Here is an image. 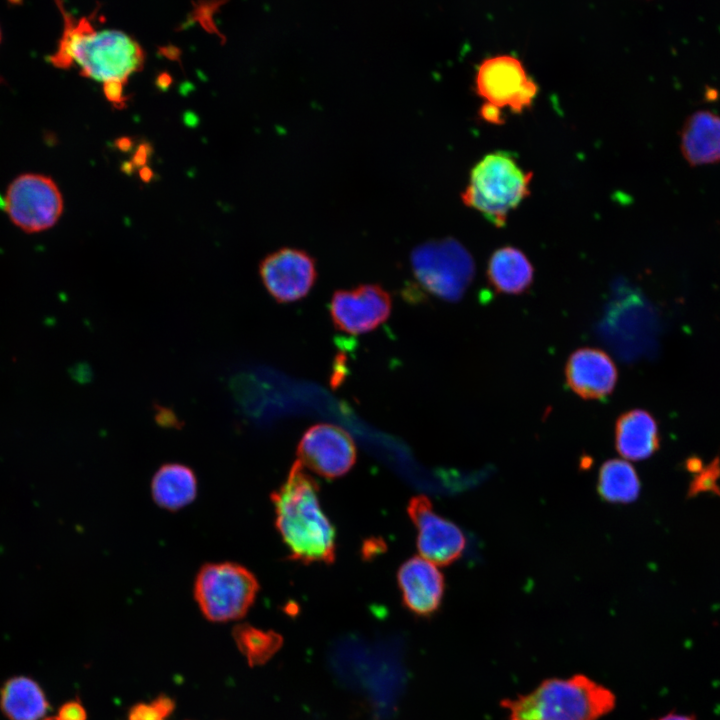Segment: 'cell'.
<instances>
[{"label":"cell","mask_w":720,"mask_h":720,"mask_svg":"<svg viewBox=\"0 0 720 720\" xmlns=\"http://www.w3.org/2000/svg\"><path fill=\"white\" fill-rule=\"evenodd\" d=\"M140 176L144 181H149L152 177V171L148 167H142Z\"/></svg>","instance_id":"obj_31"},{"label":"cell","mask_w":720,"mask_h":720,"mask_svg":"<svg viewBox=\"0 0 720 720\" xmlns=\"http://www.w3.org/2000/svg\"><path fill=\"white\" fill-rule=\"evenodd\" d=\"M174 709V702L166 696H160L151 703H140L132 707L128 720H166Z\"/></svg>","instance_id":"obj_22"},{"label":"cell","mask_w":720,"mask_h":720,"mask_svg":"<svg viewBox=\"0 0 720 720\" xmlns=\"http://www.w3.org/2000/svg\"><path fill=\"white\" fill-rule=\"evenodd\" d=\"M259 591V582L235 562L207 563L198 571L194 597L202 614L212 622L238 620L246 615Z\"/></svg>","instance_id":"obj_5"},{"label":"cell","mask_w":720,"mask_h":720,"mask_svg":"<svg viewBox=\"0 0 720 720\" xmlns=\"http://www.w3.org/2000/svg\"><path fill=\"white\" fill-rule=\"evenodd\" d=\"M103 86L106 98L113 105L122 108L127 100L123 93L124 84L118 81H108L103 83Z\"/></svg>","instance_id":"obj_24"},{"label":"cell","mask_w":720,"mask_h":720,"mask_svg":"<svg viewBox=\"0 0 720 720\" xmlns=\"http://www.w3.org/2000/svg\"><path fill=\"white\" fill-rule=\"evenodd\" d=\"M64 30L50 62L67 69L76 63L80 74L103 83H127L129 76L143 68L142 47L131 36L119 30L97 31L90 19L76 20L62 6Z\"/></svg>","instance_id":"obj_2"},{"label":"cell","mask_w":720,"mask_h":720,"mask_svg":"<svg viewBox=\"0 0 720 720\" xmlns=\"http://www.w3.org/2000/svg\"><path fill=\"white\" fill-rule=\"evenodd\" d=\"M532 177L511 153H489L472 168L462 201L494 226L503 227L510 213L530 194Z\"/></svg>","instance_id":"obj_4"},{"label":"cell","mask_w":720,"mask_h":720,"mask_svg":"<svg viewBox=\"0 0 720 720\" xmlns=\"http://www.w3.org/2000/svg\"><path fill=\"white\" fill-rule=\"evenodd\" d=\"M397 583L402 603L413 615L426 618L439 610L445 580L435 564L418 556L411 557L399 567Z\"/></svg>","instance_id":"obj_13"},{"label":"cell","mask_w":720,"mask_h":720,"mask_svg":"<svg viewBox=\"0 0 720 720\" xmlns=\"http://www.w3.org/2000/svg\"><path fill=\"white\" fill-rule=\"evenodd\" d=\"M486 274L489 284L497 292L519 295L531 286L534 269L520 249L504 246L491 254Z\"/></svg>","instance_id":"obj_17"},{"label":"cell","mask_w":720,"mask_h":720,"mask_svg":"<svg viewBox=\"0 0 720 720\" xmlns=\"http://www.w3.org/2000/svg\"><path fill=\"white\" fill-rule=\"evenodd\" d=\"M117 146L119 149H121L123 151H127L131 148L132 142L129 138H126V137L120 138L117 140Z\"/></svg>","instance_id":"obj_30"},{"label":"cell","mask_w":720,"mask_h":720,"mask_svg":"<svg viewBox=\"0 0 720 720\" xmlns=\"http://www.w3.org/2000/svg\"><path fill=\"white\" fill-rule=\"evenodd\" d=\"M298 462L327 478L345 475L356 462L357 451L352 437L339 426L320 423L309 427L297 446Z\"/></svg>","instance_id":"obj_9"},{"label":"cell","mask_w":720,"mask_h":720,"mask_svg":"<svg viewBox=\"0 0 720 720\" xmlns=\"http://www.w3.org/2000/svg\"><path fill=\"white\" fill-rule=\"evenodd\" d=\"M502 110L484 103L480 109V115L481 117L486 120L487 122L493 123V124H500L503 123V114L501 112Z\"/></svg>","instance_id":"obj_26"},{"label":"cell","mask_w":720,"mask_h":720,"mask_svg":"<svg viewBox=\"0 0 720 720\" xmlns=\"http://www.w3.org/2000/svg\"><path fill=\"white\" fill-rule=\"evenodd\" d=\"M704 466L702 465V461L698 457H691L688 458L686 461V468L690 472L698 473L702 470Z\"/></svg>","instance_id":"obj_29"},{"label":"cell","mask_w":720,"mask_h":720,"mask_svg":"<svg viewBox=\"0 0 720 720\" xmlns=\"http://www.w3.org/2000/svg\"><path fill=\"white\" fill-rule=\"evenodd\" d=\"M475 89L485 103L520 113L534 101L538 86L520 59L501 54L484 59L477 69Z\"/></svg>","instance_id":"obj_8"},{"label":"cell","mask_w":720,"mask_h":720,"mask_svg":"<svg viewBox=\"0 0 720 720\" xmlns=\"http://www.w3.org/2000/svg\"><path fill=\"white\" fill-rule=\"evenodd\" d=\"M0 39H1V31H0Z\"/></svg>","instance_id":"obj_34"},{"label":"cell","mask_w":720,"mask_h":720,"mask_svg":"<svg viewBox=\"0 0 720 720\" xmlns=\"http://www.w3.org/2000/svg\"><path fill=\"white\" fill-rule=\"evenodd\" d=\"M57 720H86V712L77 701L64 704L56 716Z\"/></svg>","instance_id":"obj_25"},{"label":"cell","mask_w":720,"mask_h":720,"mask_svg":"<svg viewBox=\"0 0 720 720\" xmlns=\"http://www.w3.org/2000/svg\"><path fill=\"white\" fill-rule=\"evenodd\" d=\"M153 500L160 507L176 511L194 501L197 478L191 468L179 463L162 465L151 482Z\"/></svg>","instance_id":"obj_18"},{"label":"cell","mask_w":720,"mask_h":720,"mask_svg":"<svg viewBox=\"0 0 720 720\" xmlns=\"http://www.w3.org/2000/svg\"><path fill=\"white\" fill-rule=\"evenodd\" d=\"M507 720H600L616 706L615 693L585 674L552 677L533 690L505 698Z\"/></svg>","instance_id":"obj_3"},{"label":"cell","mask_w":720,"mask_h":720,"mask_svg":"<svg viewBox=\"0 0 720 720\" xmlns=\"http://www.w3.org/2000/svg\"><path fill=\"white\" fill-rule=\"evenodd\" d=\"M618 378L617 367L603 350L583 347L575 350L565 365L568 387L586 400H600L614 390Z\"/></svg>","instance_id":"obj_14"},{"label":"cell","mask_w":720,"mask_h":720,"mask_svg":"<svg viewBox=\"0 0 720 720\" xmlns=\"http://www.w3.org/2000/svg\"><path fill=\"white\" fill-rule=\"evenodd\" d=\"M720 477V462L716 458L714 462L710 463L707 467H703L700 472L694 478V481L690 485L689 496H693L703 491H713L720 495V490L717 485V480Z\"/></svg>","instance_id":"obj_23"},{"label":"cell","mask_w":720,"mask_h":720,"mask_svg":"<svg viewBox=\"0 0 720 720\" xmlns=\"http://www.w3.org/2000/svg\"><path fill=\"white\" fill-rule=\"evenodd\" d=\"M10 220L21 230L35 233L57 223L63 212V197L52 178L25 173L16 177L4 196Z\"/></svg>","instance_id":"obj_7"},{"label":"cell","mask_w":720,"mask_h":720,"mask_svg":"<svg viewBox=\"0 0 720 720\" xmlns=\"http://www.w3.org/2000/svg\"><path fill=\"white\" fill-rule=\"evenodd\" d=\"M0 707L9 720H40L48 709V702L35 681L15 677L3 686Z\"/></svg>","instance_id":"obj_19"},{"label":"cell","mask_w":720,"mask_h":720,"mask_svg":"<svg viewBox=\"0 0 720 720\" xmlns=\"http://www.w3.org/2000/svg\"><path fill=\"white\" fill-rule=\"evenodd\" d=\"M391 309L390 294L377 284L337 290L329 304L334 326L351 335L364 334L376 329L389 318Z\"/></svg>","instance_id":"obj_12"},{"label":"cell","mask_w":720,"mask_h":720,"mask_svg":"<svg viewBox=\"0 0 720 720\" xmlns=\"http://www.w3.org/2000/svg\"><path fill=\"white\" fill-rule=\"evenodd\" d=\"M410 263L415 279L427 292L451 302L463 296L475 273L471 254L452 238L418 245Z\"/></svg>","instance_id":"obj_6"},{"label":"cell","mask_w":720,"mask_h":720,"mask_svg":"<svg viewBox=\"0 0 720 720\" xmlns=\"http://www.w3.org/2000/svg\"><path fill=\"white\" fill-rule=\"evenodd\" d=\"M150 151H151V148L147 144L140 145L133 157V164L135 166L144 167V164L147 162Z\"/></svg>","instance_id":"obj_27"},{"label":"cell","mask_w":720,"mask_h":720,"mask_svg":"<svg viewBox=\"0 0 720 720\" xmlns=\"http://www.w3.org/2000/svg\"><path fill=\"white\" fill-rule=\"evenodd\" d=\"M158 82H159L160 87H163V86L167 87L171 82V78L167 74H162V75H160Z\"/></svg>","instance_id":"obj_32"},{"label":"cell","mask_w":720,"mask_h":720,"mask_svg":"<svg viewBox=\"0 0 720 720\" xmlns=\"http://www.w3.org/2000/svg\"><path fill=\"white\" fill-rule=\"evenodd\" d=\"M275 525L289 558L303 564H331L336 554L335 527L319 500V485L296 461L271 495Z\"/></svg>","instance_id":"obj_1"},{"label":"cell","mask_w":720,"mask_h":720,"mask_svg":"<svg viewBox=\"0 0 720 720\" xmlns=\"http://www.w3.org/2000/svg\"><path fill=\"white\" fill-rule=\"evenodd\" d=\"M653 720H696V718L694 715L671 711Z\"/></svg>","instance_id":"obj_28"},{"label":"cell","mask_w":720,"mask_h":720,"mask_svg":"<svg viewBox=\"0 0 720 720\" xmlns=\"http://www.w3.org/2000/svg\"><path fill=\"white\" fill-rule=\"evenodd\" d=\"M407 512L417 530L416 545L424 559L447 566L462 556L466 546L464 533L455 523L438 515L427 496L412 497Z\"/></svg>","instance_id":"obj_10"},{"label":"cell","mask_w":720,"mask_h":720,"mask_svg":"<svg viewBox=\"0 0 720 720\" xmlns=\"http://www.w3.org/2000/svg\"><path fill=\"white\" fill-rule=\"evenodd\" d=\"M640 479L635 468L626 460L610 459L599 470L597 490L600 497L613 504H628L640 493Z\"/></svg>","instance_id":"obj_20"},{"label":"cell","mask_w":720,"mask_h":720,"mask_svg":"<svg viewBox=\"0 0 720 720\" xmlns=\"http://www.w3.org/2000/svg\"><path fill=\"white\" fill-rule=\"evenodd\" d=\"M617 452L630 461L652 456L660 447L658 424L644 409L628 410L620 415L615 425Z\"/></svg>","instance_id":"obj_15"},{"label":"cell","mask_w":720,"mask_h":720,"mask_svg":"<svg viewBox=\"0 0 720 720\" xmlns=\"http://www.w3.org/2000/svg\"><path fill=\"white\" fill-rule=\"evenodd\" d=\"M259 275L267 292L278 303H292L305 297L317 278L316 262L306 251L281 248L265 256Z\"/></svg>","instance_id":"obj_11"},{"label":"cell","mask_w":720,"mask_h":720,"mask_svg":"<svg viewBox=\"0 0 720 720\" xmlns=\"http://www.w3.org/2000/svg\"><path fill=\"white\" fill-rule=\"evenodd\" d=\"M680 148L691 166L720 162V116L707 110L691 114L681 130Z\"/></svg>","instance_id":"obj_16"},{"label":"cell","mask_w":720,"mask_h":720,"mask_svg":"<svg viewBox=\"0 0 720 720\" xmlns=\"http://www.w3.org/2000/svg\"><path fill=\"white\" fill-rule=\"evenodd\" d=\"M232 636L251 667L268 662L283 645V637L279 633L245 623L236 625Z\"/></svg>","instance_id":"obj_21"},{"label":"cell","mask_w":720,"mask_h":720,"mask_svg":"<svg viewBox=\"0 0 720 720\" xmlns=\"http://www.w3.org/2000/svg\"><path fill=\"white\" fill-rule=\"evenodd\" d=\"M46 720H57V719H56V717H55V718H50V719H46Z\"/></svg>","instance_id":"obj_33"}]
</instances>
